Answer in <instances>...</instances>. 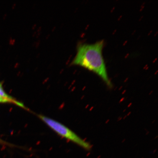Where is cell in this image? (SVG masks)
<instances>
[{
	"instance_id": "1",
	"label": "cell",
	"mask_w": 158,
	"mask_h": 158,
	"mask_svg": "<svg viewBox=\"0 0 158 158\" xmlns=\"http://www.w3.org/2000/svg\"><path fill=\"white\" fill-rule=\"evenodd\" d=\"M104 41L101 40L93 44H79L72 64L87 69L101 78L108 86L112 84L108 75L105 62L102 55Z\"/></svg>"
},
{
	"instance_id": "2",
	"label": "cell",
	"mask_w": 158,
	"mask_h": 158,
	"mask_svg": "<svg viewBox=\"0 0 158 158\" xmlns=\"http://www.w3.org/2000/svg\"><path fill=\"white\" fill-rule=\"evenodd\" d=\"M38 117L49 127L62 137L71 141L86 150L90 149L91 145L82 139L68 127L52 118L39 114Z\"/></svg>"
},
{
	"instance_id": "3",
	"label": "cell",
	"mask_w": 158,
	"mask_h": 158,
	"mask_svg": "<svg viewBox=\"0 0 158 158\" xmlns=\"http://www.w3.org/2000/svg\"><path fill=\"white\" fill-rule=\"evenodd\" d=\"M0 96L3 98L8 99L10 100H15L11 96H10L8 94H6L5 91L3 89V87L1 85H0Z\"/></svg>"
},
{
	"instance_id": "4",
	"label": "cell",
	"mask_w": 158,
	"mask_h": 158,
	"mask_svg": "<svg viewBox=\"0 0 158 158\" xmlns=\"http://www.w3.org/2000/svg\"><path fill=\"white\" fill-rule=\"evenodd\" d=\"M0 143L5 144V145H9V144L8 143H6V142H4L3 141H2V140H1V139H0Z\"/></svg>"
}]
</instances>
